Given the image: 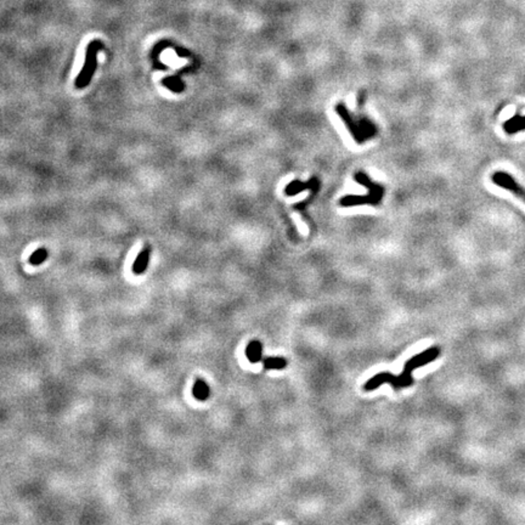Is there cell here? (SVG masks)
<instances>
[{
    "mask_svg": "<svg viewBox=\"0 0 525 525\" xmlns=\"http://www.w3.org/2000/svg\"><path fill=\"white\" fill-rule=\"evenodd\" d=\"M440 355V348L439 347H432L428 348L422 353L415 355L411 359L406 361L405 367H403V371L401 375L394 376L391 373L388 372H381L378 375L373 376L371 379L367 381L365 384V390H375L377 389L379 385L384 383H390L393 385L394 389H401V388H406L412 385L414 383V377H412V372L416 369H420L422 366H426L428 364L433 362Z\"/></svg>",
    "mask_w": 525,
    "mask_h": 525,
    "instance_id": "1",
    "label": "cell"
},
{
    "mask_svg": "<svg viewBox=\"0 0 525 525\" xmlns=\"http://www.w3.org/2000/svg\"><path fill=\"white\" fill-rule=\"evenodd\" d=\"M101 49L102 44L99 41H93L87 47L86 61H84L80 73L78 74L74 82V86L77 89H84V88L90 84L93 75L95 73L96 66H98V54Z\"/></svg>",
    "mask_w": 525,
    "mask_h": 525,
    "instance_id": "2",
    "label": "cell"
},
{
    "mask_svg": "<svg viewBox=\"0 0 525 525\" xmlns=\"http://www.w3.org/2000/svg\"><path fill=\"white\" fill-rule=\"evenodd\" d=\"M491 180H493V183L495 185L502 187V189L511 191L513 195L517 196L518 198H520L521 201L525 202V189H523V187H521L520 185L515 181V179L511 177L508 173H505V172L494 173V174L491 175Z\"/></svg>",
    "mask_w": 525,
    "mask_h": 525,
    "instance_id": "3",
    "label": "cell"
},
{
    "mask_svg": "<svg viewBox=\"0 0 525 525\" xmlns=\"http://www.w3.org/2000/svg\"><path fill=\"white\" fill-rule=\"evenodd\" d=\"M151 257V247L148 245L145 246L142 248L139 256L136 257L134 264H133V274L134 275H142L145 272V270L147 269L148 262H150Z\"/></svg>",
    "mask_w": 525,
    "mask_h": 525,
    "instance_id": "4",
    "label": "cell"
},
{
    "mask_svg": "<svg viewBox=\"0 0 525 525\" xmlns=\"http://www.w3.org/2000/svg\"><path fill=\"white\" fill-rule=\"evenodd\" d=\"M503 130L508 135L517 134L519 132H523L525 130V116H520V114H514L511 119L506 120L503 123Z\"/></svg>",
    "mask_w": 525,
    "mask_h": 525,
    "instance_id": "5",
    "label": "cell"
},
{
    "mask_svg": "<svg viewBox=\"0 0 525 525\" xmlns=\"http://www.w3.org/2000/svg\"><path fill=\"white\" fill-rule=\"evenodd\" d=\"M246 356L251 362L257 364L263 360V345L259 341H252L246 348Z\"/></svg>",
    "mask_w": 525,
    "mask_h": 525,
    "instance_id": "6",
    "label": "cell"
},
{
    "mask_svg": "<svg viewBox=\"0 0 525 525\" xmlns=\"http://www.w3.org/2000/svg\"><path fill=\"white\" fill-rule=\"evenodd\" d=\"M192 394L197 400H199V401H205V400H207L209 397L211 390H209L208 384L206 383L202 378H197L195 384H193Z\"/></svg>",
    "mask_w": 525,
    "mask_h": 525,
    "instance_id": "7",
    "label": "cell"
},
{
    "mask_svg": "<svg viewBox=\"0 0 525 525\" xmlns=\"http://www.w3.org/2000/svg\"><path fill=\"white\" fill-rule=\"evenodd\" d=\"M262 361L265 370H282L287 366L285 357H264Z\"/></svg>",
    "mask_w": 525,
    "mask_h": 525,
    "instance_id": "8",
    "label": "cell"
},
{
    "mask_svg": "<svg viewBox=\"0 0 525 525\" xmlns=\"http://www.w3.org/2000/svg\"><path fill=\"white\" fill-rule=\"evenodd\" d=\"M48 256H49V253H48L45 248H39V250L33 252L32 256L29 257V264H32V265H41L42 263L47 260Z\"/></svg>",
    "mask_w": 525,
    "mask_h": 525,
    "instance_id": "9",
    "label": "cell"
}]
</instances>
